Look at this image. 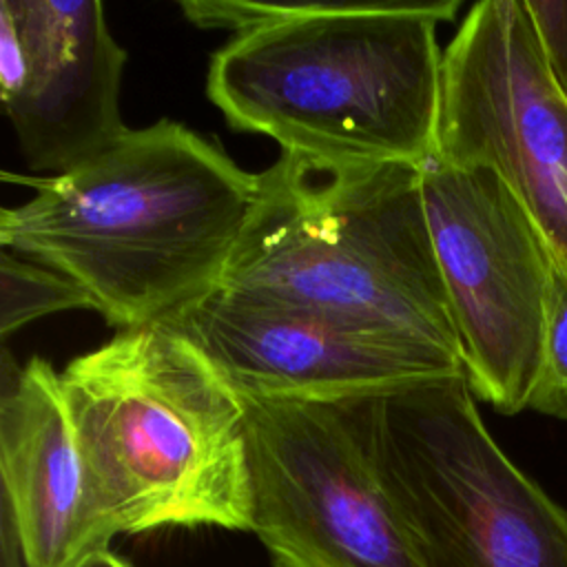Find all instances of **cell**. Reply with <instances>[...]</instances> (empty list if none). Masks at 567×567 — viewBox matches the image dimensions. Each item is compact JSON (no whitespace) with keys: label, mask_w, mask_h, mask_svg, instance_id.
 Here are the masks:
<instances>
[{"label":"cell","mask_w":567,"mask_h":567,"mask_svg":"<svg viewBox=\"0 0 567 567\" xmlns=\"http://www.w3.org/2000/svg\"><path fill=\"white\" fill-rule=\"evenodd\" d=\"M432 157L496 173L567 272V93L525 0L476 2L443 49Z\"/></svg>","instance_id":"8"},{"label":"cell","mask_w":567,"mask_h":567,"mask_svg":"<svg viewBox=\"0 0 567 567\" xmlns=\"http://www.w3.org/2000/svg\"><path fill=\"white\" fill-rule=\"evenodd\" d=\"M2 177L35 190L0 210L2 248L69 277L117 330L215 292L257 197V173L173 120L128 128L69 173Z\"/></svg>","instance_id":"1"},{"label":"cell","mask_w":567,"mask_h":567,"mask_svg":"<svg viewBox=\"0 0 567 567\" xmlns=\"http://www.w3.org/2000/svg\"><path fill=\"white\" fill-rule=\"evenodd\" d=\"M346 405L423 567H567V509L501 450L465 374Z\"/></svg>","instance_id":"5"},{"label":"cell","mask_w":567,"mask_h":567,"mask_svg":"<svg viewBox=\"0 0 567 567\" xmlns=\"http://www.w3.org/2000/svg\"><path fill=\"white\" fill-rule=\"evenodd\" d=\"M219 288L408 334L463 363L421 166L281 153L257 173Z\"/></svg>","instance_id":"4"},{"label":"cell","mask_w":567,"mask_h":567,"mask_svg":"<svg viewBox=\"0 0 567 567\" xmlns=\"http://www.w3.org/2000/svg\"><path fill=\"white\" fill-rule=\"evenodd\" d=\"M106 534L250 532L246 410L173 323L122 328L60 372Z\"/></svg>","instance_id":"3"},{"label":"cell","mask_w":567,"mask_h":567,"mask_svg":"<svg viewBox=\"0 0 567 567\" xmlns=\"http://www.w3.org/2000/svg\"><path fill=\"white\" fill-rule=\"evenodd\" d=\"M545 60L567 93V0H525Z\"/></svg>","instance_id":"14"},{"label":"cell","mask_w":567,"mask_h":567,"mask_svg":"<svg viewBox=\"0 0 567 567\" xmlns=\"http://www.w3.org/2000/svg\"><path fill=\"white\" fill-rule=\"evenodd\" d=\"M64 567H131V565L117 554H113L109 547H95L84 551L82 556H78Z\"/></svg>","instance_id":"15"},{"label":"cell","mask_w":567,"mask_h":567,"mask_svg":"<svg viewBox=\"0 0 567 567\" xmlns=\"http://www.w3.org/2000/svg\"><path fill=\"white\" fill-rule=\"evenodd\" d=\"M124 64L100 0L0 2V100L33 171L69 173L128 131Z\"/></svg>","instance_id":"10"},{"label":"cell","mask_w":567,"mask_h":567,"mask_svg":"<svg viewBox=\"0 0 567 567\" xmlns=\"http://www.w3.org/2000/svg\"><path fill=\"white\" fill-rule=\"evenodd\" d=\"M239 396L250 532L275 567H423L346 401Z\"/></svg>","instance_id":"7"},{"label":"cell","mask_w":567,"mask_h":567,"mask_svg":"<svg viewBox=\"0 0 567 567\" xmlns=\"http://www.w3.org/2000/svg\"><path fill=\"white\" fill-rule=\"evenodd\" d=\"M423 199L467 383L501 414L529 408L554 257L492 171L430 157Z\"/></svg>","instance_id":"6"},{"label":"cell","mask_w":567,"mask_h":567,"mask_svg":"<svg viewBox=\"0 0 567 567\" xmlns=\"http://www.w3.org/2000/svg\"><path fill=\"white\" fill-rule=\"evenodd\" d=\"M0 281L2 339L44 315L69 308H91L84 290L69 277L38 261L18 259V255L7 248H2L0 257Z\"/></svg>","instance_id":"12"},{"label":"cell","mask_w":567,"mask_h":567,"mask_svg":"<svg viewBox=\"0 0 567 567\" xmlns=\"http://www.w3.org/2000/svg\"><path fill=\"white\" fill-rule=\"evenodd\" d=\"M527 410L567 421V272L556 264L547 295L540 368Z\"/></svg>","instance_id":"13"},{"label":"cell","mask_w":567,"mask_h":567,"mask_svg":"<svg viewBox=\"0 0 567 567\" xmlns=\"http://www.w3.org/2000/svg\"><path fill=\"white\" fill-rule=\"evenodd\" d=\"M246 396L334 403L465 374L408 334L217 288L168 319Z\"/></svg>","instance_id":"9"},{"label":"cell","mask_w":567,"mask_h":567,"mask_svg":"<svg viewBox=\"0 0 567 567\" xmlns=\"http://www.w3.org/2000/svg\"><path fill=\"white\" fill-rule=\"evenodd\" d=\"M0 470L4 509L24 567H64L111 536L93 507L60 372L44 359L11 370L2 357Z\"/></svg>","instance_id":"11"},{"label":"cell","mask_w":567,"mask_h":567,"mask_svg":"<svg viewBox=\"0 0 567 567\" xmlns=\"http://www.w3.org/2000/svg\"><path fill=\"white\" fill-rule=\"evenodd\" d=\"M441 2H252L213 9L233 40L208 64L206 95L237 131L281 153L423 166L434 153Z\"/></svg>","instance_id":"2"}]
</instances>
